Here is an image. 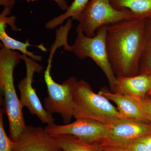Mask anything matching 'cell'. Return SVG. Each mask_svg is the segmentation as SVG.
<instances>
[{"label": "cell", "mask_w": 151, "mask_h": 151, "mask_svg": "<svg viewBox=\"0 0 151 151\" xmlns=\"http://www.w3.org/2000/svg\"><path fill=\"white\" fill-rule=\"evenodd\" d=\"M146 20H125L108 26L106 45L108 57L116 77L139 74L145 49Z\"/></svg>", "instance_id": "1"}, {"label": "cell", "mask_w": 151, "mask_h": 151, "mask_svg": "<svg viewBox=\"0 0 151 151\" xmlns=\"http://www.w3.org/2000/svg\"><path fill=\"white\" fill-rule=\"evenodd\" d=\"M22 54L2 45L0 50V88L4 97V109L7 116L10 138L16 142L25 129L22 106L14 84V71L22 60Z\"/></svg>", "instance_id": "2"}, {"label": "cell", "mask_w": 151, "mask_h": 151, "mask_svg": "<svg viewBox=\"0 0 151 151\" xmlns=\"http://www.w3.org/2000/svg\"><path fill=\"white\" fill-rule=\"evenodd\" d=\"M73 116L76 119H86L105 125L122 119L119 111L105 96L95 93L83 80L78 81L73 92Z\"/></svg>", "instance_id": "3"}, {"label": "cell", "mask_w": 151, "mask_h": 151, "mask_svg": "<svg viewBox=\"0 0 151 151\" xmlns=\"http://www.w3.org/2000/svg\"><path fill=\"white\" fill-rule=\"evenodd\" d=\"M108 26H103L99 28L94 36L89 37L84 34L78 24L76 29V38L73 45L70 46L68 51L72 52L81 60L87 58L92 59L105 73L111 89H113L117 77L108 57L106 45Z\"/></svg>", "instance_id": "4"}, {"label": "cell", "mask_w": 151, "mask_h": 151, "mask_svg": "<svg viewBox=\"0 0 151 151\" xmlns=\"http://www.w3.org/2000/svg\"><path fill=\"white\" fill-rule=\"evenodd\" d=\"M54 54V52H50L44 72V77L47 88V96L44 99L43 106L50 114H59L64 124H69L73 117V92L78 81L74 76H71L61 84L55 81L51 75Z\"/></svg>", "instance_id": "5"}, {"label": "cell", "mask_w": 151, "mask_h": 151, "mask_svg": "<svg viewBox=\"0 0 151 151\" xmlns=\"http://www.w3.org/2000/svg\"><path fill=\"white\" fill-rule=\"evenodd\" d=\"M135 19L128 10L117 9L110 0H90L84 10L75 19L86 36H94L99 28Z\"/></svg>", "instance_id": "6"}, {"label": "cell", "mask_w": 151, "mask_h": 151, "mask_svg": "<svg viewBox=\"0 0 151 151\" xmlns=\"http://www.w3.org/2000/svg\"><path fill=\"white\" fill-rule=\"evenodd\" d=\"M22 60L26 65V76L20 81L18 89L20 94V101L23 108L26 107L29 113L35 115L43 124H54L52 116L46 111L38 97L35 89L32 86L33 79L35 73H39L43 67L27 55L22 54Z\"/></svg>", "instance_id": "7"}, {"label": "cell", "mask_w": 151, "mask_h": 151, "mask_svg": "<svg viewBox=\"0 0 151 151\" xmlns=\"http://www.w3.org/2000/svg\"><path fill=\"white\" fill-rule=\"evenodd\" d=\"M68 124L47 125L45 129L52 136L70 135L91 143L100 144L107 137L108 133L107 125L100 122L86 119H76Z\"/></svg>", "instance_id": "8"}, {"label": "cell", "mask_w": 151, "mask_h": 151, "mask_svg": "<svg viewBox=\"0 0 151 151\" xmlns=\"http://www.w3.org/2000/svg\"><path fill=\"white\" fill-rule=\"evenodd\" d=\"M107 125L108 136L99 145L124 147L151 134V124L120 119Z\"/></svg>", "instance_id": "9"}, {"label": "cell", "mask_w": 151, "mask_h": 151, "mask_svg": "<svg viewBox=\"0 0 151 151\" xmlns=\"http://www.w3.org/2000/svg\"><path fill=\"white\" fill-rule=\"evenodd\" d=\"M54 138L40 127L27 126L16 142L13 151H60Z\"/></svg>", "instance_id": "10"}, {"label": "cell", "mask_w": 151, "mask_h": 151, "mask_svg": "<svg viewBox=\"0 0 151 151\" xmlns=\"http://www.w3.org/2000/svg\"><path fill=\"white\" fill-rule=\"evenodd\" d=\"M99 93L116 104L122 119L150 124L145 114L134 97L110 92L106 89L100 90Z\"/></svg>", "instance_id": "11"}, {"label": "cell", "mask_w": 151, "mask_h": 151, "mask_svg": "<svg viewBox=\"0 0 151 151\" xmlns=\"http://www.w3.org/2000/svg\"><path fill=\"white\" fill-rule=\"evenodd\" d=\"M116 77L114 92L142 99L145 97L151 87V74Z\"/></svg>", "instance_id": "12"}, {"label": "cell", "mask_w": 151, "mask_h": 151, "mask_svg": "<svg viewBox=\"0 0 151 151\" xmlns=\"http://www.w3.org/2000/svg\"><path fill=\"white\" fill-rule=\"evenodd\" d=\"M117 9L130 11L135 19L146 20L151 18V0H110Z\"/></svg>", "instance_id": "13"}, {"label": "cell", "mask_w": 151, "mask_h": 151, "mask_svg": "<svg viewBox=\"0 0 151 151\" xmlns=\"http://www.w3.org/2000/svg\"><path fill=\"white\" fill-rule=\"evenodd\" d=\"M52 137L59 148L63 151H103L99 145L87 142L72 135Z\"/></svg>", "instance_id": "14"}, {"label": "cell", "mask_w": 151, "mask_h": 151, "mask_svg": "<svg viewBox=\"0 0 151 151\" xmlns=\"http://www.w3.org/2000/svg\"><path fill=\"white\" fill-rule=\"evenodd\" d=\"M0 40L2 42V45L6 48L13 50H19L21 52L22 54L27 55L36 62H41L42 61V57L35 54L34 52L28 51L27 49V47L34 46L39 48L42 51H47L46 48L42 44L39 45H33L30 44L28 40L26 41L25 42H22L14 39L6 33V30L0 31Z\"/></svg>", "instance_id": "15"}, {"label": "cell", "mask_w": 151, "mask_h": 151, "mask_svg": "<svg viewBox=\"0 0 151 151\" xmlns=\"http://www.w3.org/2000/svg\"><path fill=\"white\" fill-rule=\"evenodd\" d=\"M90 0H74L64 13L55 17L46 23L45 27L50 30L62 24L67 19H75L84 10Z\"/></svg>", "instance_id": "16"}, {"label": "cell", "mask_w": 151, "mask_h": 151, "mask_svg": "<svg viewBox=\"0 0 151 151\" xmlns=\"http://www.w3.org/2000/svg\"><path fill=\"white\" fill-rule=\"evenodd\" d=\"M4 108L0 110V151H13L14 143L7 135L4 124Z\"/></svg>", "instance_id": "17"}, {"label": "cell", "mask_w": 151, "mask_h": 151, "mask_svg": "<svg viewBox=\"0 0 151 151\" xmlns=\"http://www.w3.org/2000/svg\"><path fill=\"white\" fill-rule=\"evenodd\" d=\"M139 74H151V46L146 47L139 66Z\"/></svg>", "instance_id": "18"}, {"label": "cell", "mask_w": 151, "mask_h": 151, "mask_svg": "<svg viewBox=\"0 0 151 151\" xmlns=\"http://www.w3.org/2000/svg\"><path fill=\"white\" fill-rule=\"evenodd\" d=\"M12 13V10L9 9L4 8V10L0 14V23L8 24L11 27V29L14 31H18L20 29L17 27L15 25L16 17L14 16L12 17H8Z\"/></svg>", "instance_id": "19"}, {"label": "cell", "mask_w": 151, "mask_h": 151, "mask_svg": "<svg viewBox=\"0 0 151 151\" xmlns=\"http://www.w3.org/2000/svg\"><path fill=\"white\" fill-rule=\"evenodd\" d=\"M134 98L136 101L137 102L140 106L142 110L145 114L146 117L147 118L150 124H151V99L149 98Z\"/></svg>", "instance_id": "20"}, {"label": "cell", "mask_w": 151, "mask_h": 151, "mask_svg": "<svg viewBox=\"0 0 151 151\" xmlns=\"http://www.w3.org/2000/svg\"><path fill=\"white\" fill-rule=\"evenodd\" d=\"M124 147L129 151H151L146 145L138 140L129 143Z\"/></svg>", "instance_id": "21"}, {"label": "cell", "mask_w": 151, "mask_h": 151, "mask_svg": "<svg viewBox=\"0 0 151 151\" xmlns=\"http://www.w3.org/2000/svg\"><path fill=\"white\" fill-rule=\"evenodd\" d=\"M145 48L151 46V18L146 20L145 24Z\"/></svg>", "instance_id": "22"}, {"label": "cell", "mask_w": 151, "mask_h": 151, "mask_svg": "<svg viewBox=\"0 0 151 151\" xmlns=\"http://www.w3.org/2000/svg\"><path fill=\"white\" fill-rule=\"evenodd\" d=\"M28 2H31L37 1L39 0H26ZM58 5L60 8L62 10L66 11L68 8V6L67 1L66 0H53Z\"/></svg>", "instance_id": "23"}, {"label": "cell", "mask_w": 151, "mask_h": 151, "mask_svg": "<svg viewBox=\"0 0 151 151\" xmlns=\"http://www.w3.org/2000/svg\"><path fill=\"white\" fill-rule=\"evenodd\" d=\"M100 146L103 151H129L124 147L110 146Z\"/></svg>", "instance_id": "24"}, {"label": "cell", "mask_w": 151, "mask_h": 151, "mask_svg": "<svg viewBox=\"0 0 151 151\" xmlns=\"http://www.w3.org/2000/svg\"><path fill=\"white\" fill-rule=\"evenodd\" d=\"M16 0H0V5L12 10L15 4Z\"/></svg>", "instance_id": "25"}, {"label": "cell", "mask_w": 151, "mask_h": 151, "mask_svg": "<svg viewBox=\"0 0 151 151\" xmlns=\"http://www.w3.org/2000/svg\"><path fill=\"white\" fill-rule=\"evenodd\" d=\"M137 140L144 143L151 151V134L144 136Z\"/></svg>", "instance_id": "26"}, {"label": "cell", "mask_w": 151, "mask_h": 151, "mask_svg": "<svg viewBox=\"0 0 151 151\" xmlns=\"http://www.w3.org/2000/svg\"><path fill=\"white\" fill-rule=\"evenodd\" d=\"M148 94V95H151V87L150 89V91H149Z\"/></svg>", "instance_id": "27"}, {"label": "cell", "mask_w": 151, "mask_h": 151, "mask_svg": "<svg viewBox=\"0 0 151 151\" xmlns=\"http://www.w3.org/2000/svg\"><path fill=\"white\" fill-rule=\"evenodd\" d=\"M16 1H24V0H16Z\"/></svg>", "instance_id": "28"}, {"label": "cell", "mask_w": 151, "mask_h": 151, "mask_svg": "<svg viewBox=\"0 0 151 151\" xmlns=\"http://www.w3.org/2000/svg\"><path fill=\"white\" fill-rule=\"evenodd\" d=\"M60 151H63V150H61V149H60Z\"/></svg>", "instance_id": "29"}, {"label": "cell", "mask_w": 151, "mask_h": 151, "mask_svg": "<svg viewBox=\"0 0 151 151\" xmlns=\"http://www.w3.org/2000/svg\"></svg>", "instance_id": "30"}]
</instances>
